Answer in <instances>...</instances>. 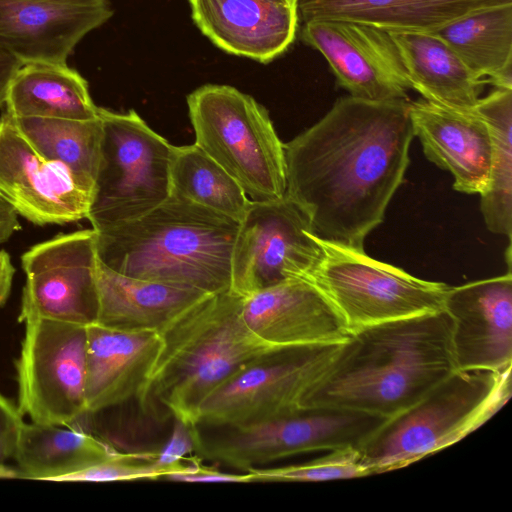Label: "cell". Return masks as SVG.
I'll use <instances>...</instances> for the list:
<instances>
[{
	"mask_svg": "<svg viewBox=\"0 0 512 512\" xmlns=\"http://www.w3.org/2000/svg\"><path fill=\"white\" fill-rule=\"evenodd\" d=\"M409 100H336L284 144L286 196L321 239L364 250L403 182L414 131Z\"/></svg>",
	"mask_w": 512,
	"mask_h": 512,
	"instance_id": "obj_1",
	"label": "cell"
},
{
	"mask_svg": "<svg viewBox=\"0 0 512 512\" xmlns=\"http://www.w3.org/2000/svg\"><path fill=\"white\" fill-rule=\"evenodd\" d=\"M451 334L444 309L351 331L305 407L390 418L456 370Z\"/></svg>",
	"mask_w": 512,
	"mask_h": 512,
	"instance_id": "obj_2",
	"label": "cell"
},
{
	"mask_svg": "<svg viewBox=\"0 0 512 512\" xmlns=\"http://www.w3.org/2000/svg\"><path fill=\"white\" fill-rule=\"evenodd\" d=\"M242 296L207 294L162 331V345L136 400L154 421L197 426L204 401L249 364L286 347L253 334L241 315Z\"/></svg>",
	"mask_w": 512,
	"mask_h": 512,
	"instance_id": "obj_3",
	"label": "cell"
},
{
	"mask_svg": "<svg viewBox=\"0 0 512 512\" xmlns=\"http://www.w3.org/2000/svg\"><path fill=\"white\" fill-rule=\"evenodd\" d=\"M239 222L171 194L147 214L97 234L99 261L132 278L197 290H230Z\"/></svg>",
	"mask_w": 512,
	"mask_h": 512,
	"instance_id": "obj_4",
	"label": "cell"
},
{
	"mask_svg": "<svg viewBox=\"0 0 512 512\" xmlns=\"http://www.w3.org/2000/svg\"><path fill=\"white\" fill-rule=\"evenodd\" d=\"M511 370H455L387 418L357 448L369 475L407 467L478 429L510 399Z\"/></svg>",
	"mask_w": 512,
	"mask_h": 512,
	"instance_id": "obj_5",
	"label": "cell"
},
{
	"mask_svg": "<svg viewBox=\"0 0 512 512\" xmlns=\"http://www.w3.org/2000/svg\"><path fill=\"white\" fill-rule=\"evenodd\" d=\"M195 144L218 163L254 202L286 195V164L268 111L229 85H203L187 97Z\"/></svg>",
	"mask_w": 512,
	"mask_h": 512,
	"instance_id": "obj_6",
	"label": "cell"
},
{
	"mask_svg": "<svg viewBox=\"0 0 512 512\" xmlns=\"http://www.w3.org/2000/svg\"><path fill=\"white\" fill-rule=\"evenodd\" d=\"M100 161L87 219L97 233L133 221L171 195L174 146L134 111L99 107Z\"/></svg>",
	"mask_w": 512,
	"mask_h": 512,
	"instance_id": "obj_7",
	"label": "cell"
},
{
	"mask_svg": "<svg viewBox=\"0 0 512 512\" xmlns=\"http://www.w3.org/2000/svg\"><path fill=\"white\" fill-rule=\"evenodd\" d=\"M318 238L322 254L307 280L331 302L349 332L444 309L447 284Z\"/></svg>",
	"mask_w": 512,
	"mask_h": 512,
	"instance_id": "obj_8",
	"label": "cell"
},
{
	"mask_svg": "<svg viewBox=\"0 0 512 512\" xmlns=\"http://www.w3.org/2000/svg\"><path fill=\"white\" fill-rule=\"evenodd\" d=\"M386 418L348 409L314 406L289 416L244 426L198 428L196 455L246 472L316 451L358 448Z\"/></svg>",
	"mask_w": 512,
	"mask_h": 512,
	"instance_id": "obj_9",
	"label": "cell"
},
{
	"mask_svg": "<svg viewBox=\"0 0 512 512\" xmlns=\"http://www.w3.org/2000/svg\"><path fill=\"white\" fill-rule=\"evenodd\" d=\"M342 343L286 347L249 364L204 401L197 426H244L301 411Z\"/></svg>",
	"mask_w": 512,
	"mask_h": 512,
	"instance_id": "obj_10",
	"label": "cell"
},
{
	"mask_svg": "<svg viewBox=\"0 0 512 512\" xmlns=\"http://www.w3.org/2000/svg\"><path fill=\"white\" fill-rule=\"evenodd\" d=\"M25 324L17 407L32 422L72 426L86 416V326L40 318Z\"/></svg>",
	"mask_w": 512,
	"mask_h": 512,
	"instance_id": "obj_11",
	"label": "cell"
},
{
	"mask_svg": "<svg viewBox=\"0 0 512 512\" xmlns=\"http://www.w3.org/2000/svg\"><path fill=\"white\" fill-rule=\"evenodd\" d=\"M321 254L308 217L286 195L277 201H251L233 246L230 291L245 297L307 279Z\"/></svg>",
	"mask_w": 512,
	"mask_h": 512,
	"instance_id": "obj_12",
	"label": "cell"
},
{
	"mask_svg": "<svg viewBox=\"0 0 512 512\" xmlns=\"http://www.w3.org/2000/svg\"><path fill=\"white\" fill-rule=\"evenodd\" d=\"M26 274L19 322L31 319L87 326L98 311L97 234L93 229L58 235L22 255Z\"/></svg>",
	"mask_w": 512,
	"mask_h": 512,
	"instance_id": "obj_13",
	"label": "cell"
},
{
	"mask_svg": "<svg viewBox=\"0 0 512 512\" xmlns=\"http://www.w3.org/2000/svg\"><path fill=\"white\" fill-rule=\"evenodd\" d=\"M301 39L324 56L350 96L408 100L411 85L390 32L356 22L314 20L304 23Z\"/></svg>",
	"mask_w": 512,
	"mask_h": 512,
	"instance_id": "obj_14",
	"label": "cell"
},
{
	"mask_svg": "<svg viewBox=\"0 0 512 512\" xmlns=\"http://www.w3.org/2000/svg\"><path fill=\"white\" fill-rule=\"evenodd\" d=\"M91 192L62 164L40 155L11 117H0V199L36 225L87 218Z\"/></svg>",
	"mask_w": 512,
	"mask_h": 512,
	"instance_id": "obj_15",
	"label": "cell"
},
{
	"mask_svg": "<svg viewBox=\"0 0 512 512\" xmlns=\"http://www.w3.org/2000/svg\"><path fill=\"white\" fill-rule=\"evenodd\" d=\"M444 310L452 319L456 370L501 372L512 367V273L450 287Z\"/></svg>",
	"mask_w": 512,
	"mask_h": 512,
	"instance_id": "obj_16",
	"label": "cell"
},
{
	"mask_svg": "<svg viewBox=\"0 0 512 512\" xmlns=\"http://www.w3.org/2000/svg\"><path fill=\"white\" fill-rule=\"evenodd\" d=\"M112 14L109 0H0V49L22 64H65Z\"/></svg>",
	"mask_w": 512,
	"mask_h": 512,
	"instance_id": "obj_17",
	"label": "cell"
},
{
	"mask_svg": "<svg viewBox=\"0 0 512 512\" xmlns=\"http://www.w3.org/2000/svg\"><path fill=\"white\" fill-rule=\"evenodd\" d=\"M249 330L278 347L341 343L349 331L326 296L307 279H292L242 297Z\"/></svg>",
	"mask_w": 512,
	"mask_h": 512,
	"instance_id": "obj_18",
	"label": "cell"
},
{
	"mask_svg": "<svg viewBox=\"0 0 512 512\" xmlns=\"http://www.w3.org/2000/svg\"><path fill=\"white\" fill-rule=\"evenodd\" d=\"M198 29L226 53L267 64L294 42L298 0H189Z\"/></svg>",
	"mask_w": 512,
	"mask_h": 512,
	"instance_id": "obj_19",
	"label": "cell"
},
{
	"mask_svg": "<svg viewBox=\"0 0 512 512\" xmlns=\"http://www.w3.org/2000/svg\"><path fill=\"white\" fill-rule=\"evenodd\" d=\"M409 114L426 158L452 174L456 191L481 194L489 182L492 160L485 119L476 110L460 111L423 98L409 102Z\"/></svg>",
	"mask_w": 512,
	"mask_h": 512,
	"instance_id": "obj_20",
	"label": "cell"
},
{
	"mask_svg": "<svg viewBox=\"0 0 512 512\" xmlns=\"http://www.w3.org/2000/svg\"><path fill=\"white\" fill-rule=\"evenodd\" d=\"M162 345L158 331L86 326V416L137 398Z\"/></svg>",
	"mask_w": 512,
	"mask_h": 512,
	"instance_id": "obj_21",
	"label": "cell"
},
{
	"mask_svg": "<svg viewBox=\"0 0 512 512\" xmlns=\"http://www.w3.org/2000/svg\"><path fill=\"white\" fill-rule=\"evenodd\" d=\"M512 0H298L303 23L338 20L388 32H435L467 14Z\"/></svg>",
	"mask_w": 512,
	"mask_h": 512,
	"instance_id": "obj_22",
	"label": "cell"
},
{
	"mask_svg": "<svg viewBox=\"0 0 512 512\" xmlns=\"http://www.w3.org/2000/svg\"><path fill=\"white\" fill-rule=\"evenodd\" d=\"M99 325L119 330L162 331L206 293L119 274L99 261Z\"/></svg>",
	"mask_w": 512,
	"mask_h": 512,
	"instance_id": "obj_23",
	"label": "cell"
},
{
	"mask_svg": "<svg viewBox=\"0 0 512 512\" xmlns=\"http://www.w3.org/2000/svg\"><path fill=\"white\" fill-rule=\"evenodd\" d=\"M411 89L422 98L460 111L475 110L485 81L436 33L390 32Z\"/></svg>",
	"mask_w": 512,
	"mask_h": 512,
	"instance_id": "obj_24",
	"label": "cell"
},
{
	"mask_svg": "<svg viewBox=\"0 0 512 512\" xmlns=\"http://www.w3.org/2000/svg\"><path fill=\"white\" fill-rule=\"evenodd\" d=\"M65 427L23 423L13 456L18 478L57 481L120 452L83 429Z\"/></svg>",
	"mask_w": 512,
	"mask_h": 512,
	"instance_id": "obj_25",
	"label": "cell"
},
{
	"mask_svg": "<svg viewBox=\"0 0 512 512\" xmlns=\"http://www.w3.org/2000/svg\"><path fill=\"white\" fill-rule=\"evenodd\" d=\"M11 117H43L90 120L98 109L87 81L65 64H23L13 77L6 101Z\"/></svg>",
	"mask_w": 512,
	"mask_h": 512,
	"instance_id": "obj_26",
	"label": "cell"
},
{
	"mask_svg": "<svg viewBox=\"0 0 512 512\" xmlns=\"http://www.w3.org/2000/svg\"><path fill=\"white\" fill-rule=\"evenodd\" d=\"M434 33L485 83L512 89V4L467 14Z\"/></svg>",
	"mask_w": 512,
	"mask_h": 512,
	"instance_id": "obj_27",
	"label": "cell"
},
{
	"mask_svg": "<svg viewBox=\"0 0 512 512\" xmlns=\"http://www.w3.org/2000/svg\"><path fill=\"white\" fill-rule=\"evenodd\" d=\"M11 119L40 155L64 165L78 184L92 194L102 140L99 114L90 120L43 117Z\"/></svg>",
	"mask_w": 512,
	"mask_h": 512,
	"instance_id": "obj_28",
	"label": "cell"
},
{
	"mask_svg": "<svg viewBox=\"0 0 512 512\" xmlns=\"http://www.w3.org/2000/svg\"><path fill=\"white\" fill-rule=\"evenodd\" d=\"M475 110L489 125L492 138L490 177L480 194V209L489 231L512 234V89L496 88L480 98Z\"/></svg>",
	"mask_w": 512,
	"mask_h": 512,
	"instance_id": "obj_29",
	"label": "cell"
},
{
	"mask_svg": "<svg viewBox=\"0 0 512 512\" xmlns=\"http://www.w3.org/2000/svg\"><path fill=\"white\" fill-rule=\"evenodd\" d=\"M171 194L241 222L251 204L239 183L195 143L174 146Z\"/></svg>",
	"mask_w": 512,
	"mask_h": 512,
	"instance_id": "obj_30",
	"label": "cell"
},
{
	"mask_svg": "<svg viewBox=\"0 0 512 512\" xmlns=\"http://www.w3.org/2000/svg\"><path fill=\"white\" fill-rule=\"evenodd\" d=\"M254 481L321 482L369 476L357 448L329 451L328 455L296 465L258 467L248 471Z\"/></svg>",
	"mask_w": 512,
	"mask_h": 512,
	"instance_id": "obj_31",
	"label": "cell"
},
{
	"mask_svg": "<svg viewBox=\"0 0 512 512\" xmlns=\"http://www.w3.org/2000/svg\"><path fill=\"white\" fill-rule=\"evenodd\" d=\"M198 426H190L174 419L171 435L164 446L157 450L155 459L162 467H182V459L195 452Z\"/></svg>",
	"mask_w": 512,
	"mask_h": 512,
	"instance_id": "obj_32",
	"label": "cell"
},
{
	"mask_svg": "<svg viewBox=\"0 0 512 512\" xmlns=\"http://www.w3.org/2000/svg\"><path fill=\"white\" fill-rule=\"evenodd\" d=\"M187 468L178 473L170 474L165 479L179 482H202V483H249L254 482L251 473L233 474L225 473L217 468L204 466L202 459L197 455L189 459Z\"/></svg>",
	"mask_w": 512,
	"mask_h": 512,
	"instance_id": "obj_33",
	"label": "cell"
},
{
	"mask_svg": "<svg viewBox=\"0 0 512 512\" xmlns=\"http://www.w3.org/2000/svg\"><path fill=\"white\" fill-rule=\"evenodd\" d=\"M22 414L10 400L0 393V465L13 458L19 431L24 421Z\"/></svg>",
	"mask_w": 512,
	"mask_h": 512,
	"instance_id": "obj_34",
	"label": "cell"
},
{
	"mask_svg": "<svg viewBox=\"0 0 512 512\" xmlns=\"http://www.w3.org/2000/svg\"><path fill=\"white\" fill-rule=\"evenodd\" d=\"M22 65L17 58L0 49V107L5 105L10 83Z\"/></svg>",
	"mask_w": 512,
	"mask_h": 512,
	"instance_id": "obj_35",
	"label": "cell"
},
{
	"mask_svg": "<svg viewBox=\"0 0 512 512\" xmlns=\"http://www.w3.org/2000/svg\"><path fill=\"white\" fill-rule=\"evenodd\" d=\"M19 228L17 212L0 199V244L6 242Z\"/></svg>",
	"mask_w": 512,
	"mask_h": 512,
	"instance_id": "obj_36",
	"label": "cell"
},
{
	"mask_svg": "<svg viewBox=\"0 0 512 512\" xmlns=\"http://www.w3.org/2000/svg\"><path fill=\"white\" fill-rule=\"evenodd\" d=\"M14 272L9 254L5 250H0V307L9 296Z\"/></svg>",
	"mask_w": 512,
	"mask_h": 512,
	"instance_id": "obj_37",
	"label": "cell"
},
{
	"mask_svg": "<svg viewBox=\"0 0 512 512\" xmlns=\"http://www.w3.org/2000/svg\"><path fill=\"white\" fill-rule=\"evenodd\" d=\"M0 478H18L17 469L11 468L9 466L0 465Z\"/></svg>",
	"mask_w": 512,
	"mask_h": 512,
	"instance_id": "obj_38",
	"label": "cell"
}]
</instances>
